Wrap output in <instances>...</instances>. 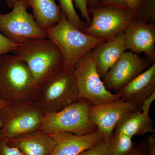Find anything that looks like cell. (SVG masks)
<instances>
[{"instance_id":"cell-1","label":"cell","mask_w":155,"mask_h":155,"mask_svg":"<svg viewBox=\"0 0 155 155\" xmlns=\"http://www.w3.org/2000/svg\"><path fill=\"white\" fill-rule=\"evenodd\" d=\"M40 87L26 64L13 54L0 55V98L7 103L32 102Z\"/></svg>"},{"instance_id":"cell-2","label":"cell","mask_w":155,"mask_h":155,"mask_svg":"<svg viewBox=\"0 0 155 155\" xmlns=\"http://www.w3.org/2000/svg\"><path fill=\"white\" fill-rule=\"evenodd\" d=\"M12 53L25 62L39 87L63 69L61 51L48 38L19 46Z\"/></svg>"},{"instance_id":"cell-3","label":"cell","mask_w":155,"mask_h":155,"mask_svg":"<svg viewBox=\"0 0 155 155\" xmlns=\"http://www.w3.org/2000/svg\"><path fill=\"white\" fill-rule=\"evenodd\" d=\"M46 32L48 38L54 41L61 51L63 69L74 68L81 57L107 40L90 36L75 28L63 11L59 22Z\"/></svg>"},{"instance_id":"cell-4","label":"cell","mask_w":155,"mask_h":155,"mask_svg":"<svg viewBox=\"0 0 155 155\" xmlns=\"http://www.w3.org/2000/svg\"><path fill=\"white\" fill-rule=\"evenodd\" d=\"M79 99L73 68L62 69L42 84L34 103L45 114L61 110Z\"/></svg>"},{"instance_id":"cell-5","label":"cell","mask_w":155,"mask_h":155,"mask_svg":"<svg viewBox=\"0 0 155 155\" xmlns=\"http://www.w3.org/2000/svg\"><path fill=\"white\" fill-rule=\"evenodd\" d=\"M91 105L87 100L80 99L61 110L45 114L40 130L50 134L69 132L77 135L98 131L89 118Z\"/></svg>"},{"instance_id":"cell-6","label":"cell","mask_w":155,"mask_h":155,"mask_svg":"<svg viewBox=\"0 0 155 155\" xmlns=\"http://www.w3.org/2000/svg\"><path fill=\"white\" fill-rule=\"evenodd\" d=\"M44 115L32 102L7 103L0 110V140H8L39 130Z\"/></svg>"},{"instance_id":"cell-7","label":"cell","mask_w":155,"mask_h":155,"mask_svg":"<svg viewBox=\"0 0 155 155\" xmlns=\"http://www.w3.org/2000/svg\"><path fill=\"white\" fill-rule=\"evenodd\" d=\"M0 33L19 46L48 38L45 31L27 11L23 0H17L10 13H0Z\"/></svg>"},{"instance_id":"cell-8","label":"cell","mask_w":155,"mask_h":155,"mask_svg":"<svg viewBox=\"0 0 155 155\" xmlns=\"http://www.w3.org/2000/svg\"><path fill=\"white\" fill-rule=\"evenodd\" d=\"M91 50L81 57L74 67L79 99L87 100L91 105L120 99L118 94L109 91L104 84L97 70Z\"/></svg>"},{"instance_id":"cell-9","label":"cell","mask_w":155,"mask_h":155,"mask_svg":"<svg viewBox=\"0 0 155 155\" xmlns=\"http://www.w3.org/2000/svg\"><path fill=\"white\" fill-rule=\"evenodd\" d=\"M88 13L92 17L91 22L84 33L107 40L124 32L135 20L129 9L120 6L98 5L88 8Z\"/></svg>"},{"instance_id":"cell-10","label":"cell","mask_w":155,"mask_h":155,"mask_svg":"<svg viewBox=\"0 0 155 155\" xmlns=\"http://www.w3.org/2000/svg\"><path fill=\"white\" fill-rule=\"evenodd\" d=\"M146 58L130 51H125L102 78L109 91L117 93L151 65Z\"/></svg>"},{"instance_id":"cell-11","label":"cell","mask_w":155,"mask_h":155,"mask_svg":"<svg viewBox=\"0 0 155 155\" xmlns=\"http://www.w3.org/2000/svg\"><path fill=\"white\" fill-rule=\"evenodd\" d=\"M138 110L132 104L119 99L112 102L91 105L89 118L107 141L122 117L128 111Z\"/></svg>"},{"instance_id":"cell-12","label":"cell","mask_w":155,"mask_h":155,"mask_svg":"<svg viewBox=\"0 0 155 155\" xmlns=\"http://www.w3.org/2000/svg\"><path fill=\"white\" fill-rule=\"evenodd\" d=\"M125 50L144 53L152 64L155 62V24L134 20L124 31Z\"/></svg>"},{"instance_id":"cell-13","label":"cell","mask_w":155,"mask_h":155,"mask_svg":"<svg viewBox=\"0 0 155 155\" xmlns=\"http://www.w3.org/2000/svg\"><path fill=\"white\" fill-rule=\"evenodd\" d=\"M155 91V62L122 87L116 94L120 99L140 110L144 101Z\"/></svg>"},{"instance_id":"cell-14","label":"cell","mask_w":155,"mask_h":155,"mask_svg":"<svg viewBox=\"0 0 155 155\" xmlns=\"http://www.w3.org/2000/svg\"><path fill=\"white\" fill-rule=\"evenodd\" d=\"M7 141L9 145L16 148L24 155H51L56 146L51 134L40 129Z\"/></svg>"},{"instance_id":"cell-15","label":"cell","mask_w":155,"mask_h":155,"mask_svg":"<svg viewBox=\"0 0 155 155\" xmlns=\"http://www.w3.org/2000/svg\"><path fill=\"white\" fill-rule=\"evenodd\" d=\"M91 51L97 70L102 78L126 51L124 32L97 45Z\"/></svg>"},{"instance_id":"cell-16","label":"cell","mask_w":155,"mask_h":155,"mask_svg":"<svg viewBox=\"0 0 155 155\" xmlns=\"http://www.w3.org/2000/svg\"><path fill=\"white\" fill-rule=\"evenodd\" d=\"M51 134L55 140L56 146L51 155H77L104 140L98 131L84 135L69 132Z\"/></svg>"},{"instance_id":"cell-17","label":"cell","mask_w":155,"mask_h":155,"mask_svg":"<svg viewBox=\"0 0 155 155\" xmlns=\"http://www.w3.org/2000/svg\"><path fill=\"white\" fill-rule=\"evenodd\" d=\"M26 9L31 8L40 27L46 31L60 21L62 11L55 0H23Z\"/></svg>"},{"instance_id":"cell-18","label":"cell","mask_w":155,"mask_h":155,"mask_svg":"<svg viewBox=\"0 0 155 155\" xmlns=\"http://www.w3.org/2000/svg\"><path fill=\"white\" fill-rule=\"evenodd\" d=\"M114 130L132 138L136 136L155 132L153 120L150 116H145L140 110L130 111L126 113Z\"/></svg>"},{"instance_id":"cell-19","label":"cell","mask_w":155,"mask_h":155,"mask_svg":"<svg viewBox=\"0 0 155 155\" xmlns=\"http://www.w3.org/2000/svg\"><path fill=\"white\" fill-rule=\"evenodd\" d=\"M132 137L114 130L107 140V155H126L133 150Z\"/></svg>"},{"instance_id":"cell-20","label":"cell","mask_w":155,"mask_h":155,"mask_svg":"<svg viewBox=\"0 0 155 155\" xmlns=\"http://www.w3.org/2000/svg\"><path fill=\"white\" fill-rule=\"evenodd\" d=\"M132 14L135 20L155 24V0H141Z\"/></svg>"},{"instance_id":"cell-21","label":"cell","mask_w":155,"mask_h":155,"mask_svg":"<svg viewBox=\"0 0 155 155\" xmlns=\"http://www.w3.org/2000/svg\"><path fill=\"white\" fill-rule=\"evenodd\" d=\"M61 10L67 17L70 24L84 32L87 24L80 19L73 5V0H58Z\"/></svg>"},{"instance_id":"cell-22","label":"cell","mask_w":155,"mask_h":155,"mask_svg":"<svg viewBox=\"0 0 155 155\" xmlns=\"http://www.w3.org/2000/svg\"><path fill=\"white\" fill-rule=\"evenodd\" d=\"M107 143L103 140L92 147L83 151L77 155H107Z\"/></svg>"},{"instance_id":"cell-23","label":"cell","mask_w":155,"mask_h":155,"mask_svg":"<svg viewBox=\"0 0 155 155\" xmlns=\"http://www.w3.org/2000/svg\"><path fill=\"white\" fill-rule=\"evenodd\" d=\"M18 46L0 33V55L12 52Z\"/></svg>"},{"instance_id":"cell-24","label":"cell","mask_w":155,"mask_h":155,"mask_svg":"<svg viewBox=\"0 0 155 155\" xmlns=\"http://www.w3.org/2000/svg\"><path fill=\"white\" fill-rule=\"evenodd\" d=\"M76 8L80 11L82 18L86 21L87 26L89 25L91 22V17L88 13V0H73Z\"/></svg>"},{"instance_id":"cell-25","label":"cell","mask_w":155,"mask_h":155,"mask_svg":"<svg viewBox=\"0 0 155 155\" xmlns=\"http://www.w3.org/2000/svg\"><path fill=\"white\" fill-rule=\"evenodd\" d=\"M0 155H24L14 147L10 146L7 141L0 140Z\"/></svg>"},{"instance_id":"cell-26","label":"cell","mask_w":155,"mask_h":155,"mask_svg":"<svg viewBox=\"0 0 155 155\" xmlns=\"http://www.w3.org/2000/svg\"><path fill=\"white\" fill-rule=\"evenodd\" d=\"M126 155H149L147 139H144L140 143L135 146L133 150Z\"/></svg>"},{"instance_id":"cell-27","label":"cell","mask_w":155,"mask_h":155,"mask_svg":"<svg viewBox=\"0 0 155 155\" xmlns=\"http://www.w3.org/2000/svg\"><path fill=\"white\" fill-rule=\"evenodd\" d=\"M155 99V91L151 94L150 96L146 100L144 101L140 110L142 112L145 116H150V107L151 106L152 104Z\"/></svg>"},{"instance_id":"cell-28","label":"cell","mask_w":155,"mask_h":155,"mask_svg":"<svg viewBox=\"0 0 155 155\" xmlns=\"http://www.w3.org/2000/svg\"><path fill=\"white\" fill-rule=\"evenodd\" d=\"M102 6H116L127 8L123 0H101L99 5Z\"/></svg>"},{"instance_id":"cell-29","label":"cell","mask_w":155,"mask_h":155,"mask_svg":"<svg viewBox=\"0 0 155 155\" xmlns=\"http://www.w3.org/2000/svg\"><path fill=\"white\" fill-rule=\"evenodd\" d=\"M148 143V150L149 155H155V133L150 135L147 139Z\"/></svg>"},{"instance_id":"cell-30","label":"cell","mask_w":155,"mask_h":155,"mask_svg":"<svg viewBox=\"0 0 155 155\" xmlns=\"http://www.w3.org/2000/svg\"><path fill=\"white\" fill-rule=\"evenodd\" d=\"M127 8L133 12L139 5L141 0H123Z\"/></svg>"},{"instance_id":"cell-31","label":"cell","mask_w":155,"mask_h":155,"mask_svg":"<svg viewBox=\"0 0 155 155\" xmlns=\"http://www.w3.org/2000/svg\"><path fill=\"white\" fill-rule=\"evenodd\" d=\"M100 1L101 0H88L87 5L88 8H93L98 6Z\"/></svg>"},{"instance_id":"cell-32","label":"cell","mask_w":155,"mask_h":155,"mask_svg":"<svg viewBox=\"0 0 155 155\" xmlns=\"http://www.w3.org/2000/svg\"><path fill=\"white\" fill-rule=\"evenodd\" d=\"M17 0H5L7 6L9 8H13Z\"/></svg>"},{"instance_id":"cell-33","label":"cell","mask_w":155,"mask_h":155,"mask_svg":"<svg viewBox=\"0 0 155 155\" xmlns=\"http://www.w3.org/2000/svg\"><path fill=\"white\" fill-rule=\"evenodd\" d=\"M7 104V103L5 101H4L0 98V110L3 107H4Z\"/></svg>"},{"instance_id":"cell-34","label":"cell","mask_w":155,"mask_h":155,"mask_svg":"<svg viewBox=\"0 0 155 155\" xmlns=\"http://www.w3.org/2000/svg\"><path fill=\"white\" fill-rule=\"evenodd\" d=\"M2 121H1V119H0V129L2 128Z\"/></svg>"}]
</instances>
